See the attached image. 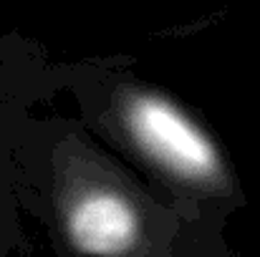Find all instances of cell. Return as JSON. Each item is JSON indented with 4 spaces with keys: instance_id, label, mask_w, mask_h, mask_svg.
Returning <instances> with one entry per match:
<instances>
[{
    "instance_id": "cell-2",
    "label": "cell",
    "mask_w": 260,
    "mask_h": 257,
    "mask_svg": "<svg viewBox=\"0 0 260 257\" xmlns=\"http://www.w3.org/2000/svg\"><path fill=\"white\" fill-rule=\"evenodd\" d=\"M71 245L91 257H116L126 252L137 235L132 207L116 194L93 192L79 199L66 219Z\"/></svg>"
},
{
    "instance_id": "cell-1",
    "label": "cell",
    "mask_w": 260,
    "mask_h": 257,
    "mask_svg": "<svg viewBox=\"0 0 260 257\" xmlns=\"http://www.w3.org/2000/svg\"><path fill=\"white\" fill-rule=\"evenodd\" d=\"M126 126L149 157L179 176L212 179L220 171L212 141L165 98L137 96L126 108Z\"/></svg>"
}]
</instances>
